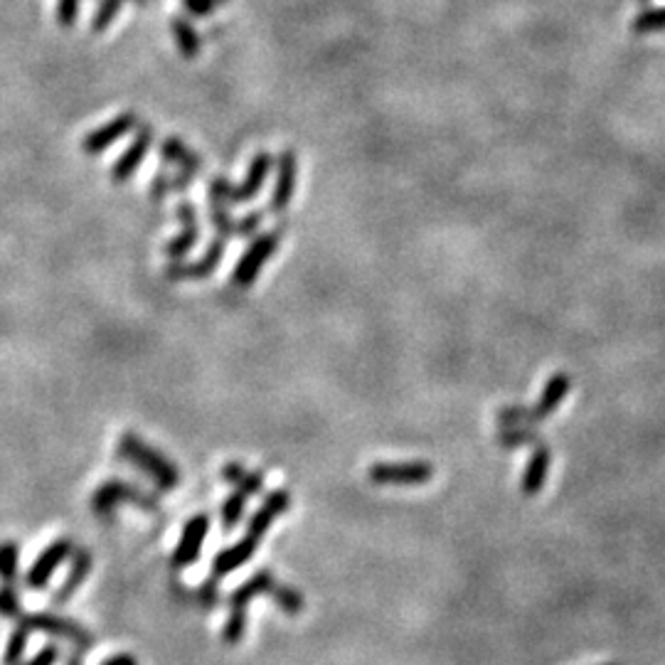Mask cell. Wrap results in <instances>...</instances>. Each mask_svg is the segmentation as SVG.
<instances>
[{"instance_id":"obj_1","label":"cell","mask_w":665,"mask_h":665,"mask_svg":"<svg viewBox=\"0 0 665 665\" xmlns=\"http://www.w3.org/2000/svg\"><path fill=\"white\" fill-rule=\"evenodd\" d=\"M119 454L124 456L129 464L141 468L158 488L163 491H173L180 486V471L173 466V461H168L161 451H156L153 446H148L141 436L133 432H126L119 439Z\"/></svg>"},{"instance_id":"obj_2","label":"cell","mask_w":665,"mask_h":665,"mask_svg":"<svg viewBox=\"0 0 665 665\" xmlns=\"http://www.w3.org/2000/svg\"><path fill=\"white\" fill-rule=\"evenodd\" d=\"M279 584V579L269 572V569H259L257 574L247 579L242 587H237L230 597V619H227L225 631H222V638L225 643H239L244 638V631H247V609L249 601L254 597H264V594L274 592V587Z\"/></svg>"},{"instance_id":"obj_3","label":"cell","mask_w":665,"mask_h":665,"mask_svg":"<svg viewBox=\"0 0 665 665\" xmlns=\"http://www.w3.org/2000/svg\"><path fill=\"white\" fill-rule=\"evenodd\" d=\"M271 170V156L266 151H259L257 156L252 158V166H249L247 178H244L242 185H234L222 175L210 180V188H207V200H217V202H227V205H242V202H249L257 198L262 193L266 178H269Z\"/></svg>"},{"instance_id":"obj_4","label":"cell","mask_w":665,"mask_h":665,"mask_svg":"<svg viewBox=\"0 0 665 665\" xmlns=\"http://www.w3.org/2000/svg\"><path fill=\"white\" fill-rule=\"evenodd\" d=\"M281 234H284V230H271L254 237V242L249 244L247 252L242 254V259H239L237 266H234L232 286H237V289H249V286L259 279L266 262H269V259L274 257L276 249H279Z\"/></svg>"},{"instance_id":"obj_5","label":"cell","mask_w":665,"mask_h":665,"mask_svg":"<svg viewBox=\"0 0 665 665\" xmlns=\"http://www.w3.org/2000/svg\"><path fill=\"white\" fill-rule=\"evenodd\" d=\"M434 478V466L427 461H382L367 468V481L375 486H422Z\"/></svg>"},{"instance_id":"obj_6","label":"cell","mask_w":665,"mask_h":665,"mask_svg":"<svg viewBox=\"0 0 665 665\" xmlns=\"http://www.w3.org/2000/svg\"><path fill=\"white\" fill-rule=\"evenodd\" d=\"M121 503L138 505V508H143L146 513H158V510H161L156 498L148 496L146 491H141V488L131 486V483L126 481H106L92 496V510L97 515H109L111 510Z\"/></svg>"},{"instance_id":"obj_7","label":"cell","mask_w":665,"mask_h":665,"mask_svg":"<svg viewBox=\"0 0 665 665\" xmlns=\"http://www.w3.org/2000/svg\"><path fill=\"white\" fill-rule=\"evenodd\" d=\"M18 621H20V624L28 626L30 631H42V633H47V636H57V638H65V641H72L74 646L79 648V651H87V648L92 646V636H89V631H84L82 626H77L74 621L62 619V616H55V614L28 616V614H23Z\"/></svg>"},{"instance_id":"obj_8","label":"cell","mask_w":665,"mask_h":665,"mask_svg":"<svg viewBox=\"0 0 665 665\" xmlns=\"http://www.w3.org/2000/svg\"><path fill=\"white\" fill-rule=\"evenodd\" d=\"M136 129H138V116L133 114V111H124V114L114 116L109 124L89 131L82 141V151L87 153V156H97V153H104L106 148H111L116 141H121L126 133Z\"/></svg>"},{"instance_id":"obj_9","label":"cell","mask_w":665,"mask_h":665,"mask_svg":"<svg viewBox=\"0 0 665 665\" xmlns=\"http://www.w3.org/2000/svg\"><path fill=\"white\" fill-rule=\"evenodd\" d=\"M153 126L148 124H138V131H136V138L131 141V146L126 148L124 153H121V158H116L114 166H111V183L121 185L126 183V180L133 178V173H136L138 168H141V163L146 161V153L148 148H151L153 143Z\"/></svg>"},{"instance_id":"obj_10","label":"cell","mask_w":665,"mask_h":665,"mask_svg":"<svg viewBox=\"0 0 665 665\" xmlns=\"http://www.w3.org/2000/svg\"><path fill=\"white\" fill-rule=\"evenodd\" d=\"M207 532H210V518H207V515H202V513L193 515V518L185 523L183 537H180L178 547H175V552H173V560H170L173 569H185L198 562L202 545H205Z\"/></svg>"},{"instance_id":"obj_11","label":"cell","mask_w":665,"mask_h":665,"mask_svg":"<svg viewBox=\"0 0 665 665\" xmlns=\"http://www.w3.org/2000/svg\"><path fill=\"white\" fill-rule=\"evenodd\" d=\"M296 183H299V161H296L294 151H284L279 156V166H276V183L269 200L271 212H284L286 207L291 205L296 193Z\"/></svg>"},{"instance_id":"obj_12","label":"cell","mask_w":665,"mask_h":665,"mask_svg":"<svg viewBox=\"0 0 665 665\" xmlns=\"http://www.w3.org/2000/svg\"><path fill=\"white\" fill-rule=\"evenodd\" d=\"M72 552H74V545H72V540H67V537L52 542V545L47 547L45 552H40V557L33 562L28 577H25V584H28L30 589L47 587V582L52 579V574L57 572V567H60L62 562L72 555Z\"/></svg>"},{"instance_id":"obj_13","label":"cell","mask_w":665,"mask_h":665,"mask_svg":"<svg viewBox=\"0 0 665 665\" xmlns=\"http://www.w3.org/2000/svg\"><path fill=\"white\" fill-rule=\"evenodd\" d=\"M225 249H227V239L225 237H217L215 242L207 247L205 257L198 259V262L193 264H180V262H173L166 269V276L173 281H198V279H207V276L212 274V271L217 269V266L222 264V257H225Z\"/></svg>"},{"instance_id":"obj_14","label":"cell","mask_w":665,"mask_h":665,"mask_svg":"<svg viewBox=\"0 0 665 665\" xmlns=\"http://www.w3.org/2000/svg\"><path fill=\"white\" fill-rule=\"evenodd\" d=\"M569 390H572V377H569L567 372H555V375L545 382V390H542V395H540V399H537L535 407L528 409V417H525V422L540 424V422H545L547 417H552V414L557 412V407L565 402Z\"/></svg>"},{"instance_id":"obj_15","label":"cell","mask_w":665,"mask_h":665,"mask_svg":"<svg viewBox=\"0 0 665 665\" xmlns=\"http://www.w3.org/2000/svg\"><path fill=\"white\" fill-rule=\"evenodd\" d=\"M259 542H262V540H257V537L244 535L242 540H237V542H234V545L225 547V550H222L220 555H217L215 560H212V577L210 579L220 582V579L230 577L232 572H237L239 567L247 565V562L252 560L254 555H257Z\"/></svg>"},{"instance_id":"obj_16","label":"cell","mask_w":665,"mask_h":665,"mask_svg":"<svg viewBox=\"0 0 665 665\" xmlns=\"http://www.w3.org/2000/svg\"><path fill=\"white\" fill-rule=\"evenodd\" d=\"M291 508V493L286 491V488H276V491L266 493L264 503L259 505L257 513L249 518V525H247V535L257 537V540H262V537L269 532L271 525L276 523V520L281 518V515L286 513V510Z\"/></svg>"},{"instance_id":"obj_17","label":"cell","mask_w":665,"mask_h":665,"mask_svg":"<svg viewBox=\"0 0 665 665\" xmlns=\"http://www.w3.org/2000/svg\"><path fill=\"white\" fill-rule=\"evenodd\" d=\"M175 212H178V220L183 222V232L166 244V257L170 262H180V259H183L200 239L198 212H195V207L190 205V202H180Z\"/></svg>"},{"instance_id":"obj_18","label":"cell","mask_w":665,"mask_h":665,"mask_svg":"<svg viewBox=\"0 0 665 665\" xmlns=\"http://www.w3.org/2000/svg\"><path fill=\"white\" fill-rule=\"evenodd\" d=\"M550 464H552V451L547 449V444H542V441H535L528 464H525L523 483H520L525 496L532 498L542 491V486H545L547 481V471H550Z\"/></svg>"},{"instance_id":"obj_19","label":"cell","mask_w":665,"mask_h":665,"mask_svg":"<svg viewBox=\"0 0 665 665\" xmlns=\"http://www.w3.org/2000/svg\"><path fill=\"white\" fill-rule=\"evenodd\" d=\"M89 572H92V555L87 550H74L72 567H69L67 579L60 584L55 597H52V604H67L74 597V592H79V587L87 582Z\"/></svg>"},{"instance_id":"obj_20","label":"cell","mask_w":665,"mask_h":665,"mask_svg":"<svg viewBox=\"0 0 665 665\" xmlns=\"http://www.w3.org/2000/svg\"><path fill=\"white\" fill-rule=\"evenodd\" d=\"M161 156H163V161L173 163V166H178L183 173H188V175H198L205 170V163H202V158L198 156V153L190 151V148L175 136H170L161 143Z\"/></svg>"},{"instance_id":"obj_21","label":"cell","mask_w":665,"mask_h":665,"mask_svg":"<svg viewBox=\"0 0 665 665\" xmlns=\"http://www.w3.org/2000/svg\"><path fill=\"white\" fill-rule=\"evenodd\" d=\"M222 478L227 483H232L234 488H239L242 493H247L249 498L257 496L264 491V471H247L242 464H227L222 468Z\"/></svg>"},{"instance_id":"obj_22","label":"cell","mask_w":665,"mask_h":665,"mask_svg":"<svg viewBox=\"0 0 665 665\" xmlns=\"http://www.w3.org/2000/svg\"><path fill=\"white\" fill-rule=\"evenodd\" d=\"M170 33H173L175 45H178V50L183 52V57H188V60H195V57L200 55L202 40H200L198 30H195L193 25L188 23V20L170 18Z\"/></svg>"},{"instance_id":"obj_23","label":"cell","mask_w":665,"mask_h":665,"mask_svg":"<svg viewBox=\"0 0 665 665\" xmlns=\"http://www.w3.org/2000/svg\"><path fill=\"white\" fill-rule=\"evenodd\" d=\"M271 599L281 606V611H284L286 616H299L303 614V609H306V599H303V594L299 589L289 587V584L281 582L276 584L274 592H271Z\"/></svg>"},{"instance_id":"obj_24","label":"cell","mask_w":665,"mask_h":665,"mask_svg":"<svg viewBox=\"0 0 665 665\" xmlns=\"http://www.w3.org/2000/svg\"><path fill=\"white\" fill-rule=\"evenodd\" d=\"M18 560L20 547L13 540L0 542V579H3V584L15 587V582H18Z\"/></svg>"},{"instance_id":"obj_25","label":"cell","mask_w":665,"mask_h":665,"mask_svg":"<svg viewBox=\"0 0 665 665\" xmlns=\"http://www.w3.org/2000/svg\"><path fill=\"white\" fill-rule=\"evenodd\" d=\"M247 500H249L247 493H242L239 488H234V491L230 493V498L222 503V525H225V530L237 528L239 520L244 518V510H247Z\"/></svg>"},{"instance_id":"obj_26","label":"cell","mask_w":665,"mask_h":665,"mask_svg":"<svg viewBox=\"0 0 665 665\" xmlns=\"http://www.w3.org/2000/svg\"><path fill=\"white\" fill-rule=\"evenodd\" d=\"M126 3H129V0H99L97 10H94L92 15V33H104V30L114 23V18Z\"/></svg>"},{"instance_id":"obj_27","label":"cell","mask_w":665,"mask_h":665,"mask_svg":"<svg viewBox=\"0 0 665 665\" xmlns=\"http://www.w3.org/2000/svg\"><path fill=\"white\" fill-rule=\"evenodd\" d=\"M190 180H193V175H188V173H183L180 178H173V175H166V173H156V178H153V183H151V200H163L170 190L188 188Z\"/></svg>"},{"instance_id":"obj_28","label":"cell","mask_w":665,"mask_h":665,"mask_svg":"<svg viewBox=\"0 0 665 665\" xmlns=\"http://www.w3.org/2000/svg\"><path fill=\"white\" fill-rule=\"evenodd\" d=\"M28 638H30V629L18 621V626H15L13 636H10V641H8V651H5L3 665H18L20 661H23L25 648H28Z\"/></svg>"},{"instance_id":"obj_29","label":"cell","mask_w":665,"mask_h":665,"mask_svg":"<svg viewBox=\"0 0 665 665\" xmlns=\"http://www.w3.org/2000/svg\"><path fill=\"white\" fill-rule=\"evenodd\" d=\"M498 441H500V446L510 449V446L535 444V441H540V439H537L535 429H528V427H503V432H500Z\"/></svg>"},{"instance_id":"obj_30","label":"cell","mask_w":665,"mask_h":665,"mask_svg":"<svg viewBox=\"0 0 665 665\" xmlns=\"http://www.w3.org/2000/svg\"><path fill=\"white\" fill-rule=\"evenodd\" d=\"M0 616L15 621L23 616V604H20L18 594H15V587H10V584H3V587H0Z\"/></svg>"},{"instance_id":"obj_31","label":"cell","mask_w":665,"mask_h":665,"mask_svg":"<svg viewBox=\"0 0 665 665\" xmlns=\"http://www.w3.org/2000/svg\"><path fill=\"white\" fill-rule=\"evenodd\" d=\"M665 28V8L661 10H648L633 20V30L636 33H656V30Z\"/></svg>"},{"instance_id":"obj_32","label":"cell","mask_w":665,"mask_h":665,"mask_svg":"<svg viewBox=\"0 0 665 665\" xmlns=\"http://www.w3.org/2000/svg\"><path fill=\"white\" fill-rule=\"evenodd\" d=\"M79 5L82 0H57V25L60 28H72L77 23Z\"/></svg>"},{"instance_id":"obj_33","label":"cell","mask_w":665,"mask_h":665,"mask_svg":"<svg viewBox=\"0 0 665 665\" xmlns=\"http://www.w3.org/2000/svg\"><path fill=\"white\" fill-rule=\"evenodd\" d=\"M183 5L195 18H207V15L215 13V8L220 3H217V0H183Z\"/></svg>"},{"instance_id":"obj_34","label":"cell","mask_w":665,"mask_h":665,"mask_svg":"<svg viewBox=\"0 0 665 665\" xmlns=\"http://www.w3.org/2000/svg\"><path fill=\"white\" fill-rule=\"evenodd\" d=\"M57 658H60V653H57L55 646H45L40 653H37L35 658H30L25 665H55Z\"/></svg>"},{"instance_id":"obj_35","label":"cell","mask_w":665,"mask_h":665,"mask_svg":"<svg viewBox=\"0 0 665 665\" xmlns=\"http://www.w3.org/2000/svg\"><path fill=\"white\" fill-rule=\"evenodd\" d=\"M198 597L202 599V604H215V601H217V582H215V579H207V582L202 584Z\"/></svg>"},{"instance_id":"obj_36","label":"cell","mask_w":665,"mask_h":665,"mask_svg":"<svg viewBox=\"0 0 665 665\" xmlns=\"http://www.w3.org/2000/svg\"><path fill=\"white\" fill-rule=\"evenodd\" d=\"M101 665H138V663H136V658L129 656V653H119V656L106 658V661Z\"/></svg>"},{"instance_id":"obj_37","label":"cell","mask_w":665,"mask_h":665,"mask_svg":"<svg viewBox=\"0 0 665 665\" xmlns=\"http://www.w3.org/2000/svg\"><path fill=\"white\" fill-rule=\"evenodd\" d=\"M79 653H84V651H74V656L69 658V663H67V665H84V663H82V656H79Z\"/></svg>"},{"instance_id":"obj_38","label":"cell","mask_w":665,"mask_h":665,"mask_svg":"<svg viewBox=\"0 0 665 665\" xmlns=\"http://www.w3.org/2000/svg\"><path fill=\"white\" fill-rule=\"evenodd\" d=\"M217 3H227V0H217Z\"/></svg>"}]
</instances>
